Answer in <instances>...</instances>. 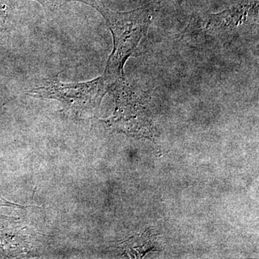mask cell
Masks as SVG:
<instances>
[{
    "label": "cell",
    "mask_w": 259,
    "mask_h": 259,
    "mask_svg": "<svg viewBox=\"0 0 259 259\" xmlns=\"http://www.w3.org/2000/svg\"><path fill=\"white\" fill-rule=\"evenodd\" d=\"M105 18L113 37V50L103 76L109 84L123 79L126 61L134 56L155 14L153 4L127 12H116L96 2L93 6Z\"/></svg>",
    "instance_id": "1"
},
{
    "label": "cell",
    "mask_w": 259,
    "mask_h": 259,
    "mask_svg": "<svg viewBox=\"0 0 259 259\" xmlns=\"http://www.w3.org/2000/svg\"><path fill=\"white\" fill-rule=\"evenodd\" d=\"M104 76L85 82L64 83L58 77L44 80L28 95L40 98L55 99L77 110H92L100 105L108 90Z\"/></svg>",
    "instance_id": "2"
},
{
    "label": "cell",
    "mask_w": 259,
    "mask_h": 259,
    "mask_svg": "<svg viewBox=\"0 0 259 259\" xmlns=\"http://www.w3.org/2000/svg\"><path fill=\"white\" fill-rule=\"evenodd\" d=\"M258 9V2L243 3L238 6L218 14L209 15L205 18V28L211 31L234 27L243 23L251 10Z\"/></svg>",
    "instance_id": "3"
},
{
    "label": "cell",
    "mask_w": 259,
    "mask_h": 259,
    "mask_svg": "<svg viewBox=\"0 0 259 259\" xmlns=\"http://www.w3.org/2000/svg\"><path fill=\"white\" fill-rule=\"evenodd\" d=\"M39 3L47 12H55L70 2H79L93 7L97 0H34Z\"/></svg>",
    "instance_id": "4"
},
{
    "label": "cell",
    "mask_w": 259,
    "mask_h": 259,
    "mask_svg": "<svg viewBox=\"0 0 259 259\" xmlns=\"http://www.w3.org/2000/svg\"><path fill=\"white\" fill-rule=\"evenodd\" d=\"M14 6V0H0V35L4 32L7 22Z\"/></svg>",
    "instance_id": "5"
}]
</instances>
